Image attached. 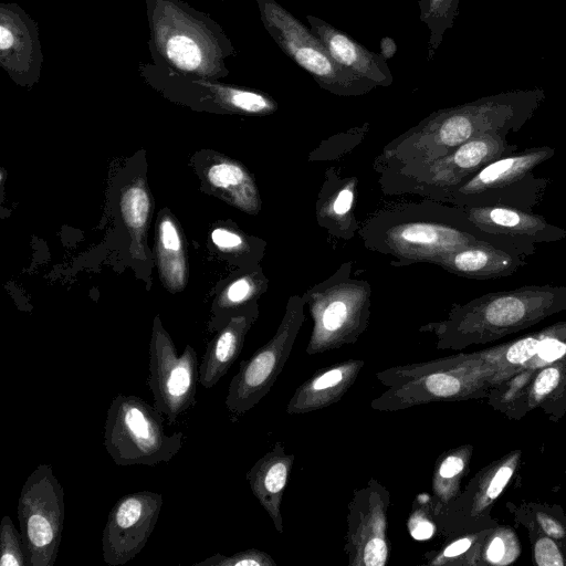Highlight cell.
I'll return each instance as SVG.
<instances>
[{
  "label": "cell",
  "mask_w": 566,
  "mask_h": 566,
  "mask_svg": "<svg viewBox=\"0 0 566 566\" xmlns=\"http://www.w3.org/2000/svg\"><path fill=\"white\" fill-rule=\"evenodd\" d=\"M357 235L367 250L390 256L394 266L433 264L444 254L479 242L526 256L536 251L535 245L481 231L459 207L426 198L379 209L359 223Z\"/></svg>",
  "instance_id": "1"
},
{
  "label": "cell",
  "mask_w": 566,
  "mask_h": 566,
  "mask_svg": "<svg viewBox=\"0 0 566 566\" xmlns=\"http://www.w3.org/2000/svg\"><path fill=\"white\" fill-rule=\"evenodd\" d=\"M541 87L514 90L432 112L400 134L375 158L377 172L440 158L489 132L515 133L545 99Z\"/></svg>",
  "instance_id": "2"
},
{
  "label": "cell",
  "mask_w": 566,
  "mask_h": 566,
  "mask_svg": "<svg viewBox=\"0 0 566 566\" xmlns=\"http://www.w3.org/2000/svg\"><path fill=\"white\" fill-rule=\"evenodd\" d=\"M566 310V286L523 285L453 304L446 318L420 326L439 349H462L500 339Z\"/></svg>",
  "instance_id": "3"
},
{
  "label": "cell",
  "mask_w": 566,
  "mask_h": 566,
  "mask_svg": "<svg viewBox=\"0 0 566 566\" xmlns=\"http://www.w3.org/2000/svg\"><path fill=\"white\" fill-rule=\"evenodd\" d=\"M151 62L182 75L220 80L237 54L222 27L182 0H145Z\"/></svg>",
  "instance_id": "4"
},
{
  "label": "cell",
  "mask_w": 566,
  "mask_h": 566,
  "mask_svg": "<svg viewBox=\"0 0 566 566\" xmlns=\"http://www.w3.org/2000/svg\"><path fill=\"white\" fill-rule=\"evenodd\" d=\"M490 349L394 366L376 373L385 390L371 402L376 411H398L440 401L479 397L491 382Z\"/></svg>",
  "instance_id": "5"
},
{
  "label": "cell",
  "mask_w": 566,
  "mask_h": 566,
  "mask_svg": "<svg viewBox=\"0 0 566 566\" xmlns=\"http://www.w3.org/2000/svg\"><path fill=\"white\" fill-rule=\"evenodd\" d=\"M313 321L306 354H323L355 344L370 319L371 286L353 275V263L344 262L324 281L302 295Z\"/></svg>",
  "instance_id": "6"
},
{
  "label": "cell",
  "mask_w": 566,
  "mask_h": 566,
  "mask_svg": "<svg viewBox=\"0 0 566 566\" xmlns=\"http://www.w3.org/2000/svg\"><path fill=\"white\" fill-rule=\"evenodd\" d=\"M507 134L489 132L432 161L379 171L385 195H415L440 201L490 163L517 150Z\"/></svg>",
  "instance_id": "7"
},
{
  "label": "cell",
  "mask_w": 566,
  "mask_h": 566,
  "mask_svg": "<svg viewBox=\"0 0 566 566\" xmlns=\"http://www.w3.org/2000/svg\"><path fill=\"white\" fill-rule=\"evenodd\" d=\"M554 155L555 149L544 145L503 156L450 191L442 202L459 208L495 206L533 210L552 181L535 176L534 170Z\"/></svg>",
  "instance_id": "8"
},
{
  "label": "cell",
  "mask_w": 566,
  "mask_h": 566,
  "mask_svg": "<svg viewBox=\"0 0 566 566\" xmlns=\"http://www.w3.org/2000/svg\"><path fill=\"white\" fill-rule=\"evenodd\" d=\"M161 416L138 396H115L104 424V446L112 460L122 467L169 462L181 449L184 433H166Z\"/></svg>",
  "instance_id": "9"
},
{
  "label": "cell",
  "mask_w": 566,
  "mask_h": 566,
  "mask_svg": "<svg viewBox=\"0 0 566 566\" xmlns=\"http://www.w3.org/2000/svg\"><path fill=\"white\" fill-rule=\"evenodd\" d=\"M261 22L277 46L321 88L337 96H360L377 87L338 64L323 42L275 0H255Z\"/></svg>",
  "instance_id": "10"
},
{
  "label": "cell",
  "mask_w": 566,
  "mask_h": 566,
  "mask_svg": "<svg viewBox=\"0 0 566 566\" xmlns=\"http://www.w3.org/2000/svg\"><path fill=\"white\" fill-rule=\"evenodd\" d=\"M305 322L302 295H291L274 335L251 357L239 365L226 397V407L233 419L254 408L272 389L293 349Z\"/></svg>",
  "instance_id": "11"
},
{
  "label": "cell",
  "mask_w": 566,
  "mask_h": 566,
  "mask_svg": "<svg viewBox=\"0 0 566 566\" xmlns=\"http://www.w3.org/2000/svg\"><path fill=\"white\" fill-rule=\"evenodd\" d=\"M64 491L49 464L27 478L18 500V518L28 566H53L64 524Z\"/></svg>",
  "instance_id": "12"
},
{
  "label": "cell",
  "mask_w": 566,
  "mask_h": 566,
  "mask_svg": "<svg viewBox=\"0 0 566 566\" xmlns=\"http://www.w3.org/2000/svg\"><path fill=\"white\" fill-rule=\"evenodd\" d=\"M199 365L196 350L187 345L180 356L175 344L156 317L149 344L148 386L154 407L170 424L196 403Z\"/></svg>",
  "instance_id": "13"
},
{
  "label": "cell",
  "mask_w": 566,
  "mask_h": 566,
  "mask_svg": "<svg viewBox=\"0 0 566 566\" xmlns=\"http://www.w3.org/2000/svg\"><path fill=\"white\" fill-rule=\"evenodd\" d=\"M138 73L151 87L167 96L208 103L220 112L249 116L274 114L277 102L269 94L250 87L182 75L153 62H139Z\"/></svg>",
  "instance_id": "14"
},
{
  "label": "cell",
  "mask_w": 566,
  "mask_h": 566,
  "mask_svg": "<svg viewBox=\"0 0 566 566\" xmlns=\"http://www.w3.org/2000/svg\"><path fill=\"white\" fill-rule=\"evenodd\" d=\"M390 493L377 479L353 491L347 504L344 553L349 566H385L390 545Z\"/></svg>",
  "instance_id": "15"
},
{
  "label": "cell",
  "mask_w": 566,
  "mask_h": 566,
  "mask_svg": "<svg viewBox=\"0 0 566 566\" xmlns=\"http://www.w3.org/2000/svg\"><path fill=\"white\" fill-rule=\"evenodd\" d=\"M161 506V494L150 491L130 493L116 501L102 536L103 559L107 565H124L142 552L156 526Z\"/></svg>",
  "instance_id": "16"
},
{
  "label": "cell",
  "mask_w": 566,
  "mask_h": 566,
  "mask_svg": "<svg viewBox=\"0 0 566 566\" xmlns=\"http://www.w3.org/2000/svg\"><path fill=\"white\" fill-rule=\"evenodd\" d=\"M43 62L36 21L18 3L1 2V67L17 84L32 87L39 82Z\"/></svg>",
  "instance_id": "17"
},
{
  "label": "cell",
  "mask_w": 566,
  "mask_h": 566,
  "mask_svg": "<svg viewBox=\"0 0 566 566\" xmlns=\"http://www.w3.org/2000/svg\"><path fill=\"white\" fill-rule=\"evenodd\" d=\"M461 209L481 231L526 245L553 243L566 238V229L549 223L533 210L495 206Z\"/></svg>",
  "instance_id": "18"
},
{
  "label": "cell",
  "mask_w": 566,
  "mask_h": 566,
  "mask_svg": "<svg viewBox=\"0 0 566 566\" xmlns=\"http://www.w3.org/2000/svg\"><path fill=\"white\" fill-rule=\"evenodd\" d=\"M364 366L363 359L350 358L317 369L294 390L286 412L304 415L336 403L352 388Z\"/></svg>",
  "instance_id": "19"
},
{
  "label": "cell",
  "mask_w": 566,
  "mask_h": 566,
  "mask_svg": "<svg viewBox=\"0 0 566 566\" xmlns=\"http://www.w3.org/2000/svg\"><path fill=\"white\" fill-rule=\"evenodd\" d=\"M306 20L312 32L343 67L370 81L376 86L387 87L392 84L394 76L380 53L369 51L350 35L321 18L307 14Z\"/></svg>",
  "instance_id": "20"
},
{
  "label": "cell",
  "mask_w": 566,
  "mask_h": 566,
  "mask_svg": "<svg viewBox=\"0 0 566 566\" xmlns=\"http://www.w3.org/2000/svg\"><path fill=\"white\" fill-rule=\"evenodd\" d=\"M357 186L354 176H343L334 167L325 171L314 210L317 224L329 235L345 241L357 235L359 222L354 212Z\"/></svg>",
  "instance_id": "21"
},
{
  "label": "cell",
  "mask_w": 566,
  "mask_h": 566,
  "mask_svg": "<svg viewBox=\"0 0 566 566\" xmlns=\"http://www.w3.org/2000/svg\"><path fill=\"white\" fill-rule=\"evenodd\" d=\"M526 258L520 252L490 242H479L444 254L433 264L459 276L495 280L516 273L526 265Z\"/></svg>",
  "instance_id": "22"
},
{
  "label": "cell",
  "mask_w": 566,
  "mask_h": 566,
  "mask_svg": "<svg viewBox=\"0 0 566 566\" xmlns=\"http://www.w3.org/2000/svg\"><path fill=\"white\" fill-rule=\"evenodd\" d=\"M295 457L276 441L247 472L250 489L270 516L276 532H283L281 504Z\"/></svg>",
  "instance_id": "23"
},
{
  "label": "cell",
  "mask_w": 566,
  "mask_h": 566,
  "mask_svg": "<svg viewBox=\"0 0 566 566\" xmlns=\"http://www.w3.org/2000/svg\"><path fill=\"white\" fill-rule=\"evenodd\" d=\"M259 316L258 303L233 315L209 343L199 365V382L212 388L239 357L245 336Z\"/></svg>",
  "instance_id": "24"
},
{
  "label": "cell",
  "mask_w": 566,
  "mask_h": 566,
  "mask_svg": "<svg viewBox=\"0 0 566 566\" xmlns=\"http://www.w3.org/2000/svg\"><path fill=\"white\" fill-rule=\"evenodd\" d=\"M211 188L229 203L251 216L259 214L262 201L253 175L239 161L218 157L206 172Z\"/></svg>",
  "instance_id": "25"
},
{
  "label": "cell",
  "mask_w": 566,
  "mask_h": 566,
  "mask_svg": "<svg viewBox=\"0 0 566 566\" xmlns=\"http://www.w3.org/2000/svg\"><path fill=\"white\" fill-rule=\"evenodd\" d=\"M269 287V280L261 265L248 268L232 279L222 290L218 298L220 318L217 327L220 329L235 314L258 303Z\"/></svg>",
  "instance_id": "26"
},
{
  "label": "cell",
  "mask_w": 566,
  "mask_h": 566,
  "mask_svg": "<svg viewBox=\"0 0 566 566\" xmlns=\"http://www.w3.org/2000/svg\"><path fill=\"white\" fill-rule=\"evenodd\" d=\"M158 264L163 280L171 291L186 284L187 265L181 233L169 216L161 218L157 235Z\"/></svg>",
  "instance_id": "27"
},
{
  "label": "cell",
  "mask_w": 566,
  "mask_h": 566,
  "mask_svg": "<svg viewBox=\"0 0 566 566\" xmlns=\"http://www.w3.org/2000/svg\"><path fill=\"white\" fill-rule=\"evenodd\" d=\"M464 469V448L451 450L437 459L431 481V496L436 513L452 501Z\"/></svg>",
  "instance_id": "28"
},
{
  "label": "cell",
  "mask_w": 566,
  "mask_h": 566,
  "mask_svg": "<svg viewBox=\"0 0 566 566\" xmlns=\"http://www.w3.org/2000/svg\"><path fill=\"white\" fill-rule=\"evenodd\" d=\"M460 0H418L420 21L429 30L427 60L431 61L442 43L444 33L454 24Z\"/></svg>",
  "instance_id": "29"
},
{
  "label": "cell",
  "mask_w": 566,
  "mask_h": 566,
  "mask_svg": "<svg viewBox=\"0 0 566 566\" xmlns=\"http://www.w3.org/2000/svg\"><path fill=\"white\" fill-rule=\"evenodd\" d=\"M213 245L226 254L239 260V263L247 268L260 265L263 258L266 242L244 234L230 227H217L210 233Z\"/></svg>",
  "instance_id": "30"
},
{
  "label": "cell",
  "mask_w": 566,
  "mask_h": 566,
  "mask_svg": "<svg viewBox=\"0 0 566 566\" xmlns=\"http://www.w3.org/2000/svg\"><path fill=\"white\" fill-rule=\"evenodd\" d=\"M123 219L133 234L140 235L147 226L150 212L149 193L143 182L126 187L120 196Z\"/></svg>",
  "instance_id": "31"
},
{
  "label": "cell",
  "mask_w": 566,
  "mask_h": 566,
  "mask_svg": "<svg viewBox=\"0 0 566 566\" xmlns=\"http://www.w3.org/2000/svg\"><path fill=\"white\" fill-rule=\"evenodd\" d=\"M438 527L432 496L424 492L418 494L407 520L409 535L415 541H428L436 535Z\"/></svg>",
  "instance_id": "32"
},
{
  "label": "cell",
  "mask_w": 566,
  "mask_h": 566,
  "mask_svg": "<svg viewBox=\"0 0 566 566\" xmlns=\"http://www.w3.org/2000/svg\"><path fill=\"white\" fill-rule=\"evenodd\" d=\"M28 566L21 533L11 517L4 515L0 522V566Z\"/></svg>",
  "instance_id": "33"
},
{
  "label": "cell",
  "mask_w": 566,
  "mask_h": 566,
  "mask_svg": "<svg viewBox=\"0 0 566 566\" xmlns=\"http://www.w3.org/2000/svg\"><path fill=\"white\" fill-rule=\"evenodd\" d=\"M193 566H276V562L268 553L258 548H247L231 556L219 553L195 563Z\"/></svg>",
  "instance_id": "34"
},
{
  "label": "cell",
  "mask_w": 566,
  "mask_h": 566,
  "mask_svg": "<svg viewBox=\"0 0 566 566\" xmlns=\"http://www.w3.org/2000/svg\"><path fill=\"white\" fill-rule=\"evenodd\" d=\"M544 329L538 331L534 334L518 338L510 344H505L496 347V352L502 358V361L515 366L522 365L534 358L537 354L539 342L544 335Z\"/></svg>",
  "instance_id": "35"
},
{
  "label": "cell",
  "mask_w": 566,
  "mask_h": 566,
  "mask_svg": "<svg viewBox=\"0 0 566 566\" xmlns=\"http://www.w3.org/2000/svg\"><path fill=\"white\" fill-rule=\"evenodd\" d=\"M563 381L562 365H551L541 370L532 384V398L539 401L557 390Z\"/></svg>",
  "instance_id": "36"
},
{
  "label": "cell",
  "mask_w": 566,
  "mask_h": 566,
  "mask_svg": "<svg viewBox=\"0 0 566 566\" xmlns=\"http://www.w3.org/2000/svg\"><path fill=\"white\" fill-rule=\"evenodd\" d=\"M535 559L541 566L564 565L557 546L549 538H541L537 541L535 545Z\"/></svg>",
  "instance_id": "37"
},
{
  "label": "cell",
  "mask_w": 566,
  "mask_h": 566,
  "mask_svg": "<svg viewBox=\"0 0 566 566\" xmlns=\"http://www.w3.org/2000/svg\"><path fill=\"white\" fill-rule=\"evenodd\" d=\"M513 473V469L511 467H501L497 472L494 474L491 480L486 495L490 499H495L500 495L506 483L509 482L511 475Z\"/></svg>",
  "instance_id": "38"
},
{
  "label": "cell",
  "mask_w": 566,
  "mask_h": 566,
  "mask_svg": "<svg viewBox=\"0 0 566 566\" xmlns=\"http://www.w3.org/2000/svg\"><path fill=\"white\" fill-rule=\"evenodd\" d=\"M537 520L543 527V530L555 538H562L564 536L563 527L552 517L545 515L543 513L537 514Z\"/></svg>",
  "instance_id": "39"
},
{
  "label": "cell",
  "mask_w": 566,
  "mask_h": 566,
  "mask_svg": "<svg viewBox=\"0 0 566 566\" xmlns=\"http://www.w3.org/2000/svg\"><path fill=\"white\" fill-rule=\"evenodd\" d=\"M505 552V546L500 537H495L489 545L486 556L491 562L500 560Z\"/></svg>",
  "instance_id": "40"
},
{
  "label": "cell",
  "mask_w": 566,
  "mask_h": 566,
  "mask_svg": "<svg viewBox=\"0 0 566 566\" xmlns=\"http://www.w3.org/2000/svg\"><path fill=\"white\" fill-rule=\"evenodd\" d=\"M397 52V44L395 40L390 36H382L380 40V54L381 56L388 61L391 59Z\"/></svg>",
  "instance_id": "41"
}]
</instances>
